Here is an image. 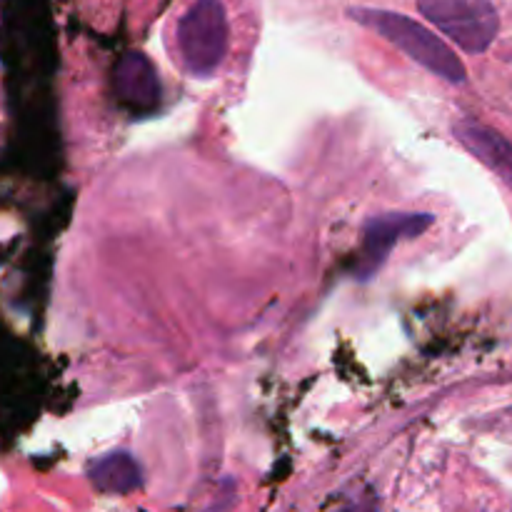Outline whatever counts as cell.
I'll return each mask as SVG.
<instances>
[{"label": "cell", "mask_w": 512, "mask_h": 512, "mask_svg": "<svg viewBox=\"0 0 512 512\" xmlns=\"http://www.w3.org/2000/svg\"><path fill=\"white\" fill-rule=\"evenodd\" d=\"M348 15L363 28L383 35L388 43H393L395 48L403 50L408 58H413L415 63L428 68L438 78L448 80L453 85L468 80V70H465L463 60L455 55V50L445 40H440L433 30L420 25L418 20L383 8H353L348 10Z\"/></svg>", "instance_id": "6da1fadb"}, {"label": "cell", "mask_w": 512, "mask_h": 512, "mask_svg": "<svg viewBox=\"0 0 512 512\" xmlns=\"http://www.w3.org/2000/svg\"><path fill=\"white\" fill-rule=\"evenodd\" d=\"M180 63L193 78H208L223 65L230 45V23L223 0H195L175 28Z\"/></svg>", "instance_id": "7a4b0ae2"}, {"label": "cell", "mask_w": 512, "mask_h": 512, "mask_svg": "<svg viewBox=\"0 0 512 512\" xmlns=\"http://www.w3.org/2000/svg\"><path fill=\"white\" fill-rule=\"evenodd\" d=\"M418 10L470 55L485 53L500 33V15L493 0H418Z\"/></svg>", "instance_id": "3957f363"}, {"label": "cell", "mask_w": 512, "mask_h": 512, "mask_svg": "<svg viewBox=\"0 0 512 512\" xmlns=\"http://www.w3.org/2000/svg\"><path fill=\"white\" fill-rule=\"evenodd\" d=\"M435 215L430 213H383L368 220L363 230V260H360V280H368L378 273L388 260L390 250L405 238H418L430 225Z\"/></svg>", "instance_id": "277c9868"}, {"label": "cell", "mask_w": 512, "mask_h": 512, "mask_svg": "<svg viewBox=\"0 0 512 512\" xmlns=\"http://www.w3.org/2000/svg\"><path fill=\"white\" fill-rule=\"evenodd\" d=\"M115 90L138 110L153 108L160 100V80L143 53H125L115 68Z\"/></svg>", "instance_id": "5b68a950"}, {"label": "cell", "mask_w": 512, "mask_h": 512, "mask_svg": "<svg viewBox=\"0 0 512 512\" xmlns=\"http://www.w3.org/2000/svg\"><path fill=\"white\" fill-rule=\"evenodd\" d=\"M455 135L475 158L483 160L490 170H495L500 178L512 185V143L508 138L495 133L488 125L475 123V120L455 123Z\"/></svg>", "instance_id": "8992f818"}, {"label": "cell", "mask_w": 512, "mask_h": 512, "mask_svg": "<svg viewBox=\"0 0 512 512\" xmlns=\"http://www.w3.org/2000/svg\"><path fill=\"white\" fill-rule=\"evenodd\" d=\"M88 478L100 493L108 495H128L143 485L138 460L128 453H110L95 460L88 470Z\"/></svg>", "instance_id": "52a82bcc"}, {"label": "cell", "mask_w": 512, "mask_h": 512, "mask_svg": "<svg viewBox=\"0 0 512 512\" xmlns=\"http://www.w3.org/2000/svg\"><path fill=\"white\" fill-rule=\"evenodd\" d=\"M340 512H378V505H375L373 495H365V498H355L353 503L345 505Z\"/></svg>", "instance_id": "ba28073f"}]
</instances>
